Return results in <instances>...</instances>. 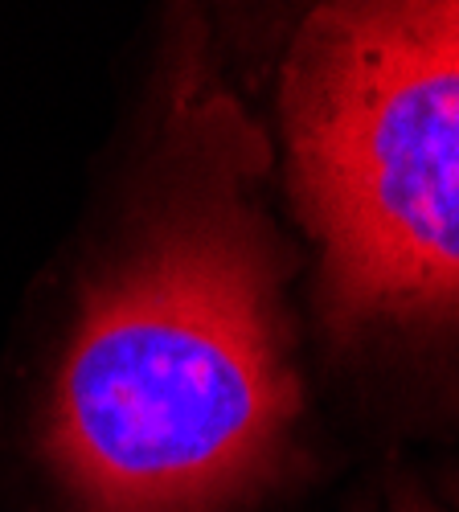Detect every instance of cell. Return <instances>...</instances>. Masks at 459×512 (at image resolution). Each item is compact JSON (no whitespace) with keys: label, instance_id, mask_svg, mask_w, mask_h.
Returning a JSON list of instances; mask_svg holds the SVG:
<instances>
[{"label":"cell","instance_id":"1","mask_svg":"<svg viewBox=\"0 0 459 512\" xmlns=\"http://www.w3.org/2000/svg\"><path fill=\"white\" fill-rule=\"evenodd\" d=\"M271 144L181 46L128 213L74 295L37 422L66 512H250L304 463V377L267 213Z\"/></svg>","mask_w":459,"mask_h":512},{"label":"cell","instance_id":"2","mask_svg":"<svg viewBox=\"0 0 459 512\" xmlns=\"http://www.w3.org/2000/svg\"><path fill=\"white\" fill-rule=\"evenodd\" d=\"M279 136L328 328L459 332V0L316 5L279 70Z\"/></svg>","mask_w":459,"mask_h":512},{"label":"cell","instance_id":"3","mask_svg":"<svg viewBox=\"0 0 459 512\" xmlns=\"http://www.w3.org/2000/svg\"><path fill=\"white\" fill-rule=\"evenodd\" d=\"M390 512H443V508L431 504L427 492L414 484L410 476H394L390 480Z\"/></svg>","mask_w":459,"mask_h":512},{"label":"cell","instance_id":"4","mask_svg":"<svg viewBox=\"0 0 459 512\" xmlns=\"http://www.w3.org/2000/svg\"><path fill=\"white\" fill-rule=\"evenodd\" d=\"M447 488H451V500H455V508H459V472L447 480Z\"/></svg>","mask_w":459,"mask_h":512},{"label":"cell","instance_id":"5","mask_svg":"<svg viewBox=\"0 0 459 512\" xmlns=\"http://www.w3.org/2000/svg\"><path fill=\"white\" fill-rule=\"evenodd\" d=\"M357 512H373V508H369V500H365V504H357Z\"/></svg>","mask_w":459,"mask_h":512}]
</instances>
